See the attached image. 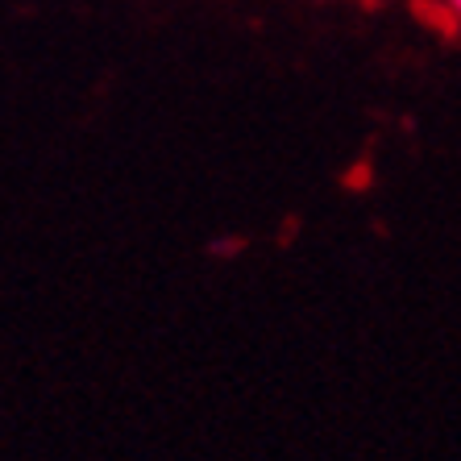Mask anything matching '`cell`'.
Here are the masks:
<instances>
[{"label":"cell","instance_id":"obj_1","mask_svg":"<svg viewBox=\"0 0 461 461\" xmlns=\"http://www.w3.org/2000/svg\"><path fill=\"white\" fill-rule=\"evenodd\" d=\"M437 5H440L445 13H449V22L461 30V0H437Z\"/></svg>","mask_w":461,"mask_h":461}]
</instances>
